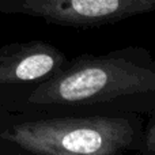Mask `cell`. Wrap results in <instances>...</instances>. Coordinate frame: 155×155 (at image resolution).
<instances>
[{"label":"cell","mask_w":155,"mask_h":155,"mask_svg":"<svg viewBox=\"0 0 155 155\" xmlns=\"http://www.w3.org/2000/svg\"><path fill=\"white\" fill-rule=\"evenodd\" d=\"M0 2H2V0H0Z\"/></svg>","instance_id":"cell-5"},{"label":"cell","mask_w":155,"mask_h":155,"mask_svg":"<svg viewBox=\"0 0 155 155\" xmlns=\"http://www.w3.org/2000/svg\"><path fill=\"white\" fill-rule=\"evenodd\" d=\"M155 91V70L127 56V51L102 56L82 54L42 80L27 97L33 105H95Z\"/></svg>","instance_id":"cell-1"},{"label":"cell","mask_w":155,"mask_h":155,"mask_svg":"<svg viewBox=\"0 0 155 155\" xmlns=\"http://www.w3.org/2000/svg\"><path fill=\"white\" fill-rule=\"evenodd\" d=\"M67 61L57 46L42 40L3 45L0 46V87L41 83L61 70Z\"/></svg>","instance_id":"cell-4"},{"label":"cell","mask_w":155,"mask_h":155,"mask_svg":"<svg viewBox=\"0 0 155 155\" xmlns=\"http://www.w3.org/2000/svg\"><path fill=\"white\" fill-rule=\"evenodd\" d=\"M0 137L34 155H118L132 144L135 129L123 117H56L16 124Z\"/></svg>","instance_id":"cell-2"},{"label":"cell","mask_w":155,"mask_h":155,"mask_svg":"<svg viewBox=\"0 0 155 155\" xmlns=\"http://www.w3.org/2000/svg\"><path fill=\"white\" fill-rule=\"evenodd\" d=\"M155 10V0H2L0 12L25 14L65 27L88 29Z\"/></svg>","instance_id":"cell-3"}]
</instances>
